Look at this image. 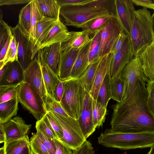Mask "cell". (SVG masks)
Segmentation results:
<instances>
[{"instance_id": "cell-1", "label": "cell", "mask_w": 154, "mask_h": 154, "mask_svg": "<svg viewBox=\"0 0 154 154\" xmlns=\"http://www.w3.org/2000/svg\"><path fill=\"white\" fill-rule=\"evenodd\" d=\"M147 95L146 84L140 79L130 96L111 106V130L125 133L154 132V119L147 106Z\"/></svg>"}, {"instance_id": "cell-2", "label": "cell", "mask_w": 154, "mask_h": 154, "mask_svg": "<svg viewBox=\"0 0 154 154\" xmlns=\"http://www.w3.org/2000/svg\"><path fill=\"white\" fill-rule=\"evenodd\" d=\"M60 15L66 26L80 28L94 19L116 16L114 0H92L79 5L64 6L60 9Z\"/></svg>"}, {"instance_id": "cell-3", "label": "cell", "mask_w": 154, "mask_h": 154, "mask_svg": "<svg viewBox=\"0 0 154 154\" xmlns=\"http://www.w3.org/2000/svg\"><path fill=\"white\" fill-rule=\"evenodd\" d=\"M97 139L99 144L107 147L121 150L142 149L154 145V132L125 133L107 129L100 134Z\"/></svg>"}, {"instance_id": "cell-4", "label": "cell", "mask_w": 154, "mask_h": 154, "mask_svg": "<svg viewBox=\"0 0 154 154\" xmlns=\"http://www.w3.org/2000/svg\"><path fill=\"white\" fill-rule=\"evenodd\" d=\"M150 11L145 8L135 10L129 37L134 57L141 52L154 41V33Z\"/></svg>"}, {"instance_id": "cell-5", "label": "cell", "mask_w": 154, "mask_h": 154, "mask_svg": "<svg viewBox=\"0 0 154 154\" xmlns=\"http://www.w3.org/2000/svg\"><path fill=\"white\" fill-rule=\"evenodd\" d=\"M64 81V91L60 104L69 116L78 120L82 113L87 92L77 79Z\"/></svg>"}, {"instance_id": "cell-6", "label": "cell", "mask_w": 154, "mask_h": 154, "mask_svg": "<svg viewBox=\"0 0 154 154\" xmlns=\"http://www.w3.org/2000/svg\"><path fill=\"white\" fill-rule=\"evenodd\" d=\"M58 121L62 129L63 136L58 140L73 150L80 147L87 139L84 135L77 120L53 112H47Z\"/></svg>"}, {"instance_id": "cell-7", "label": "cell", "mask_w": 154, "mask_h": 154, "mask_svg": "<svg viewBox=\"0 0 154 154\" xmlns=\"http://www.w3.org/2000/svg\"><path fill=\"white\" fill-rule=\"evenodd\" d=\"M17 97L19 102L37 120L46 114L47 112L42 97L28 83L23 82L20 84Z\"/></svg>"}, {"instance_id": "cell-8", "label": "cell", "mask_w": 154, "mask_h": 154, "mask_svg": "<svg viewBox=\"0 0 154 154\" xmlns=\"http://www.w3.org/2000/svg\"><path fill=\"white\" fill-rule=\"evenodd\" d=\"M123 32L116 16L110 17L100 31L101 42L99 55L100 59L111 51L115 42Z\"/></svg>"}, {"instance_id": "cell-9", "label": "cell", "mask_w": 154, "mask_h": 154, "mask_svg": "<svg viewBox=\"0 0 154 154\" xmlns=\"http://www.w3.org/2000/svg\"><path fill=\"white\" fill-rule=\"evenodd\" d=\"M10 28L17 44V61L24 71L34 59L33 44L23 32L18 23L15 27Z\"/></svg>"}, {"instance_id": "cell-10", "label": "cell", "mask_w": 154, "mask_h": 154, "mask_svg": "<svg viewBox=\"0 0 154 154\" xmlns=\"http://www.w3.org/2000/svg\"><path fill=\"white\" fill-rule=\"evenodd\" d=\"M121 75L127 84L126 92L123 99L132 93L139 79H142L147 83L150 81L143 71L139 56L134 57L125 67Z\"/></svg>"}, {"instance_id": "cell-11", "label": "cell", "mask_w": 154, "mask_h": 154, "mask_svg": "<svg viewBox=\"0 0 154 154\" xmlns=\"http://www.w3.org/2000/svg\"><path fill=\"white\" fill-rule=\"evenodd\" d=\"M23 82L29 84L43 97L47 94L42 69V65L37 55L24 71Z\"/></svg>"}, {"instance_id": "cell-12", "label": "cell", "mask_w": 154, "mask_h": 154, "mask_svg": "<svg viewBox=\"0 0 154 154\" xmlns=\"http://www.w3.org/2000/svg\"><path fill=\"white\" fill-rule=\"evenodd\" d=\"M133 57L131 42L128 36L122 48L113 54L109 69L110 77L114 78L120 75Z\"/></svg>"}, {"instance_id": "cell-13", "label": "cell", "mask_w": 154, "mask_h": 154, "mask_svg": "<svg viewBox=\"0 0 154 154\" xmlns=\"http://www.w3.org/2000/svg\"><path fill=\"white\" fill-rule=\"evenodd\" d=\"M116 16L124 33L130 34L135 10L131 0H114Z\"/></svg>"}, {"instance_id": "cell-14", "label": "cell", "mask_w": 154, "mask_h": 154, "mask_svg": "<svg viewBox=\"0 0 154 154\" xmlns=\"http://www.w3.org/2000/svg\"><path fill=\"white\" fill-rule=\"evenodd\" d=\"M2 125L5 137L4 143L25 137L31 127V124H26L23 119L19 116L13 117Z\"/></svg>"}, {"instance_id": "cell-15", "label": "cell", "mask_w": 154, "mask_h": 154, "mask_svg": "<svg viewBox=\"0 0 154 154\" xmlns=\"http://www.w3.org/2000/svg\"><path fill=\"white\" fill-rule=\"evenodd\" d=\"M82 48H69L60 50L57 69V75L60 81L69 78L72 69Z\"/></svg>"}, {"instance_id": "cell-16", "label": "cell", "mask_w": 154, "mask_h": 154, "mask_svg": "<svg viewBox=\"0 0 154 154\" xmlns=\"http://www.w3.org/2000/svg\"><path fill=\"white\" fill-rule=\"evenodd\" d=\"M113 53L110 52L100 60L89 93L92 99L97 100L99 89L106 75L109 72Z\"/></svg>"}, {"instance_id": "cell-17", "label": "cell", "mask_w": 154, "mask_h": 154, "mask_svg": "<svg viewBox=\"0 0 154 154\" xmlns=\"http://www.w3.org/2000/svg\"><path fill=\"white\" fill-rule=\"evenodd\" d=\"M61 45L60 42L54 43L44 47L37 52L41 65L46 64L57 75Z\"/></svg>"}, {"instance_id": "cell-18", "label": "cell", "mask_w": 154, "mask_h": 154, "mask_svg": "<svg viewBox=\"0 0 154 154\" xmlns=\"http://www.w3.org/2000/svg\"><path fill=\"white\" fill-rule=\"evenodd\" d=\"M69 33L66 26L60 18L58 19L44 35L38 51L52 44L62 42L67 37Z\"/></svg>"}, {"instance_id": "cell-19", "label": "cell", "mask_w": 154, "mask_h": 154, "mask_svg": "<svg viewBox=\"0 0 154 154\" xmlns=\"http://www.w3.org/2000/svg\"><path fill=\"white\" fill-rule=\"evenodd\" d=\"M92 98L86 93L83 109L79 119L77 120L83 134L87 139L96 130L92 114Z\"/></svg>"}, {"instance_id": "cell-20", "label": "cell", "mask_w": 154, "mask_h": 154, "mask_svg": "<svg viewBox=\"0 0 154 154\" xmlns=\"http://www.w3.org/2000/svg\"><path fill=\"white\" fill-rule=\"evenodd\" d=\"M24 70L17 60L10 62L3 77L0 79V86L19 84L23 82Z\"/></svg>"}, {"instance_id": "cell-21", "label": "cell", "mask_w": 154, "mask_h": 154, "mask_svg": "<svg viewBox=\"0 0 154 154\" xmlns=\"http://www.w3.org/2000/svg\"><path fill=\"white\" fill-rule=\"evenodd\" d=\"M92 39L81 49L74 64L69 78L78 79L85 72L89 65V54Z\"/></svg>"}, {"instance_id": "cell-22", "label": "cell", "mask_w": 154, "mask_h": 154, "mask_svg": "<svg viewBox=\"0 0 154 154\" xmlns=\"http://www.w3.org/2000/svg\"><path fill=\"white\" fill-rule=\"evenodd\" d=\"M139 56L146 75L150 81H154V41Z\"/></svg>"}, {"instance_id": "cell-23", "label": "cell", "mask_w": 154, "mask_h": 154, "mask_svg": "<svg viewBox=\"0 0 154 154\" xmlns=\"http://www.w3.org/2000/svg\"><path fill=\"white\" fill-rule=\"evenodd\" d=\"M89 35L86 31L69 32L67 37L61 43L60 50L69 48H82L91 40Z\"/></svg>"}, {"instance_id": "cell-24", "label": "cell", "mask_w": 154, "mask_h": 154, "mask_svg": "<svg viewBox=\"0 0 154 154\" xmlns=\"http://www.w3.org/2000/svg\"><path fill=\"white\" fill-rule=\"evenodd\" d=\"M39 11L44 17L60 18V5L57 0H35Z\"/></svg>"}, {"instance_id": "cell-25", "label": "cell", "mask_w": 154, "mask_h": 154, "mask_svg": "<svg viewBox=\"0 0 154 154\" xmlns=\"http://www.w3.org/2000/svg\"><path fill=\"white\" fill-rule=\"evenodd\" d=\"M57 20L44 17L36 23L35 40L33 46V54L34 58L38 51L41 42L44 35Z\"/></svg>"}, {"instance_id": "cell-26", "label": "cell", "mask_w": 154, "mask_h": 154, "mask_svg": "<svg viewBox=\"0 0 154 154\" xmlns=\"http://www.w3.org/2000/svg\"><path fill=\"white\" fill-rule=\"evenodd\" d=\"M109 88L111 98L118 103L121 102L125 94L127 84L121 74L114 78L110 77Z\"/></svg>"}, {"instance_id": "cell-27", "label": "cell", "mask_w": 154, "mask_h": 154, "mask_svg": "<svg viewBox=\"0 0 154 154\" xmlns=\"http://www.w3.org/2000/svg\"><path fill=\"white\" fill-rule=\"evenodd\" d=\"M17 96L8 101L0 103V122L3 124L16 116L18 109Z\"/></svg>"}, {"instance_id": "cell-28", "label": "cell", "mask_w": 154, "mask_h": 154, "mask_svg": "<svg viewBox=\"0 0 154 154\" xmlns=\"http://www.w3.org/2000/svg\"><path fill=\"white\" fill-rule=\"evenodd\" d=\"M42 69L47 94L54 98L56 88L60 80L58 75L46 64L42 65Z\"/></svg>"}, {"instance_id": "cell-29", "label": "cell", "mask_w": 154, "mask_h": 154, "mask_svg": "<svg viewBox=\"0 0 154 154\" xmlns=\"http://www.w3.org/2000/svg\"><path fill=\"white\" fill-rule=\"evenodd\" d=\"M5 154H20L30 146L28 135L17 140L4 143Z\"/></svg>"}, {"instance_id": "cell-30", "label": "cell", "mask_w": 154, "mask_h": 154, "mask_svg": "<svg viewBox=\"0 0 154 154\" xmlns=\"http://www.w3.org/2000/svg\"><path fill=\"white\" fill-rule=\"evenodd\" d=\"M31 7L30 1L20 11L18 23L23 32L29 38L31 29Z\"/></svg>"}, {"instance_id": "cell-31", "label": "cell", "mask_w": 154, "mask_h": 154, "mask_svg": "<svg viewBox=\"0 0 154 154\" xmlns=\"http://www.w3.org/2000/svg\"><path fill=\"white\" fill-rule=\"evenodd\" d=\"M100 60L90 63L83 74L78 79L86 91L89 94L92 87L96 71Z\"/></svg>"}, {"instance_id": "cell-32", "label": "cell", "mask_w": 154, "mask_h": 154, "mask_svg": "<svg viewBox=\"0 0 154 154\" xmlns=\"http://www.w3.org/2000/svg\"><path fill=\"white\" fill-rule=\"evenodd\" d=\"M106 107L103 106L98 100L92 99V116L94 125L97 128L103 126L106 119Z\"/></svg>"}, {"instance_id": "cell-33", "label": "cell", "mask_w": 154, "mask_h": 154, "mask_svg": "<svg viewBox=\"0 0 154 154\" xmlns=\"http://www.w3.org/2000/svg\"><path fill=\"white\" fill-rule=\"evenodd\" d=\"M110 17H102L94 19L85 23L81 28L82 30L86 31L89 35L93 36L100 32Z\"/></svg>"}, {"instance_id": "cell-34", "label": "cell", "mask_w": 154, "mask_h": 154, "mask_svg": "<svg viewBox=\"0 0 154 154\" xmlns=\"http://www.w3.org/2000/svg\"><path fill=\"white\" fill-rule=\"evenodd\" d=\"M36 131H39L46 136L52 139H57V137L52 127L46 114L40 119L37 120L35 124Z\"/></svg>"}, {"instance_id": "cell-35", "label": "cell", "mask_w": 154, "mask_h": 154, "mask_svg": "<svg viewBox=\"0 0 154 154\" xmlns=\"http://www.w3.org/2000/svg\"><path fill=\"white\" fill-rule=\"evenodd\" d=\"M31 19L30 35L29 39L33 44L35 38V31L36 23L44 17L41 14L35 0H31Z\"/></svg>"}, {"instance_id": "cell-36", "label": "cell", "mask_w": 154, "mask_h": 154, "mask_svg": "<svg viewBox=\"0 0 154 154\" xmlns=\"http://www.w3.org/2000/svg\"><path fill=\"white\" fill-rule=\"evenodd\" d=\"M42 98L47 112H53L64 116H69L62 107L60 102L49 95L47 94Z\"/></svg>"}, {"instance_id": "cell-37", "label": "cell", "mask_w": 154, "mask_h": 154, "mask_svg": "<svg viewBox=\"0 0 154 154\" xmlns=\"http://www.w3.org/2000/svg\"><path fill=\"white\" fill-rule=\"evenodd\" d=\"M91 38L92 41L89 54V64L101 59H100L99 57L101 42L100 32L92 36Z\"/></svg>"}, {"instance_id": "cell-38", "label": "cell", "mask_w": 154, "mask_h": 154, "mask_svg": "<svg viewBox=\"0 0 154 154\" xmlns=\"http://www.w3.org/2000/svg\"><path fill=\"white\" fill-rule=\"evenodd\" d=\"M110 78L109 72L106 75L100 88L98 98L99 99L98 100L102 105L106 107L109 101L111 99L109 88Z\"/></svg>"}, {"instance_id": "cell-39", "label": "cell", "mask_w": 154, "mask_h": 154, "mask_svg": "<svg viewBox=\"0 0 154 154\" xmlns=\"http://www.w3.org/2000/svg\"><path fill=\"white\" fill-rule=\"evenodd\" d=\"M20 84L0 86V103L8 101L17 97Z\"/></svg>"}, {"instance_id": "cell-40", "label": "cell", "mask_w": 154, "mask_h": 154, "mask_svg": "<svg viewBox=\"0 0 154 154\" xmlns=\"http://www.w3.org/2000/svg\"><path fill=\"white\" fill-rule=\"evenodd\" d=\"M30 143L34 154H49L47 149L36 133H32Z\"/></svg>"}, {"instance_id": "cell-41", "label": "cell", "mask_w": 154, "mask_h": 154, "mask_svg": "<svg viewBox=\"0 0 154 154\" xmlns=\"http://www.w3.org/2000/svg\"><path fill=\"white\" fill-rule=\"evenodd\" d=\"M17 44L14 37L13 35L11 42L6 54L3 61L2 63H0V68L8 62L17 60Z\"/></svg>"}, {"instance_id": "cell-42", "label": "cell", "mask_w": 154, "mask_h": 154, "mask_svg": "<svg viewBox=\"0 0 154 154\" xmlns=\"http://www.w3.org/2000/svg\"><path fill=\"white\" fill-rule=\"evenodd\" d=\"M148 92L147 104L149 111L154 119V81L146 84Z\"/></svg>"}, {"instance_id": "cell-43", "label": "cell", "mask_w": 154, "mask_h": 154, "mask_svg": "<svg viewBox=\"0 0 154 154\" xmlns=\"http://www.w3.org/2000/svg\"><path fill=\"white\" fill-rule=\"evenodd\" d=\"M10 26L3 20L0 21V49L2 48L11 33Z\"/></svg>"}, {"instance_id": "cell-44", "label": "cell", "mask_w": 154, "mask_h": 154, "mask_svg": "<svg viewBox=\"0 0 154 154\" xmlns=\"http://www.w3.org/2000/svg\"><path fill=\"white\" fill-rule=\"evenodd\" d=\"M36 133L48 150L49 154H55L56 146L54 139L49 138L39 131Z\"/></svg>"}, {"instance_id": "cell-45", "label": "cell", "mask_w": 154, "mask_h": 154, "mask_svg": "<svg viewBox=\"0 0 154 154\" xmlns=\"http://www.w3.org/2000/svg\"><path fill=\"white\" fill-rule=\"evenodd\" d=\"M46 115L56 134L57 140H59L63 136L62 129L60 125L57 120L48 112H47Z\"/></svg>"}, {"instance_id": "cell-46", "label": "cell", "mask_w": 154, "mask_h": 154, "mask_svg": "<svg viewBox=\"0 0 154 154\" xmlns=\"http://www.w3.org/2000/svg\"><path fill=\"white\" fill-rule=\"evenodd\" d=\"M72 154H95V152L91 143L86 140L79 149L73 150Z\"/></svg>"}, {"instance_id": "cell-47", "label": "cell", "mask_w": 154, "mask_h": 154, "mask_svg": "<svg viewBox=\"0 0 154 154\" xmlns=\"http://www.w3.org/2000/svg\"><path fill=\"white\" fill-rule=\"evenodd\" d=\"M128 36L123 32L120 34L111 49V51L113 54L122 48Z\"/></svg>"}, {"instance_id": "cell-48", "label": "cell", "mask_w": 154, "mask_h": 154, "mask_svg": "<svg viewBox=\"0 0 154 154\" xmlns=\"http://www.w3.org/2000/svg\"><path fill=\"white\" fill-rule=\"evenodd\" d=\"M60 8L65 6H75L89 2L92 0H57Z\"/></svg>"}, {"instance_id": "cell-49", "label": "cell", "mask_w": 154, "mask_h": 154, "mask_svg": "<svg viewBox=\"0 0 154 154\" xmlns=\"http://www.w3.org/2000/svg\"><path fill=\"white\" fill-rule=\"evenodd\" d=\"M64 91V81H60L57 84L54 92V98L60 102Z\"/></svg>"}, {"instance_id": "cell-50", "label": "cell", "mask_w": 154, "mask_h": 154, "mask_svg": "<svg viewBox=\"0 0 154 154\" xmlns=\"http://www.w3.org/2000/svg\"><path fill=\"white\" fill-rule=\"evenodd\" d=\"M12 36L13 35L11 32L7 41L5 44L2 48L0 50V63H2L3 61L6 54L11 42Z\"/></svg>"}, {"instance_id": "cell-51", "label": "cell", "mask_w": 154, "mask_h": 154, "mask_svg": "<svg viewBox=\"0 0 154 154\" xmlns=\"http://www.w3.org/2000/svg\"><path fill=\"white\" fill-rule=\"evenodd\" d=\"M31 0H0V5H10L29 3Z\"/></svg>"}, {"instance_id": "cell-52", "label": "cell", "mask_w": 154, "mask_h": 154, "mask_svg": "<svg viewBox=\"0 0 154 154\" xmlns=\"http://www.w3.org/2000/svg\"><path fill=\"white\" fill-rule=\"evenodd\" d=\"M134 4L137 6H142L148 8L151 5L154 3L152 0H131Z\"/></svg>"}, {"instance_id": "cell-53", "label": "cell", "mask_w": 154, "mask_h": 154, "mask_svg": "<svg viewBox=\"0 0 154 154\" xmlns=\"http://www.w3.org/2000/svg\"><path fill=\"white\" fill-rule=\"evenodd\" d=\"M5 134L2 124L0 123V143H4L5 141Z\"/></svg>"}, {"instance_id": "cell-54", "label": "cell", "mask_w": 154, "mask_h": 154, "mask_svg": "<svg viewBox=\"0 0 154 154\" xmlns=\"http://www.w3.org/2000/svg\"><path fill=\"white\" fill-rule=\"evenodd\" d=\"M10 62L6 63L2 67L0 68V79L4 75L8 67Z\"/></svg>"}, {"instance_id": "cell-55", "label": "cell", "mask_w": 154, "mask_h": 154, "mask_svg": "<svg viewBox=\"0 0 154 154\" xmlns=\"http://www.w3.org/2000/svg\"><path fill=\"white\" fill-rule=\"evenodd\" d=\"M20 154H34L32 150V149L31 147L30 146L28 149H26L23 152L21 153Z\"/></svg>"}, {"instance_id": "cell-56", "label": "cell", "mask_w": 154, "mask_h": 154, "mask_svg": "<svg viewBox=\"0 0 154 154\" xmlns=\"http://www.w3.org/2000/svg\"><path fill=\"white\" fill-rule=\"evenodd\" d=\"M151 21L152 24V29L154 33V12L151 15Z\"/></svg>"}, {"instance_id": "cell-57", "label": "cell", "mask_w": 154, "mask_h": 154, "mask_svg": "<svg viewBox=\"0 0 154 154\" xmlns=\"http://www.w3.org/2000/svg\"><path fill=\"white\" fill-rule=\"evenodd\" d=\"M147 154H154V145L150 147V149Z\"/></svg>"}, {"instance_id": "cell-58", "label": "cell", "mask_w": 154, "mask_h": 154, "mask_svg": "<svg viewBox=\"0 0 154 154\" xmlns=\"http://www.w3.org/2000/svg\"><path fill=\"white\" fill-rule=\"evenodd\" d=\"M0 154H5V150L4 146L1 147L0 149Z\"/></svg>"}, {"instance_id": "cell-59", "label": "cell", "mask_w": 154, "mask_h": 154, "mask_svg": "<svg viewBox=\"0 0 154 154\" xmlns=\"http://www.w3.org/2000/svg\"><path fill=\"white\" fill-rule=\"evenodd\" d=\"M154 3L150 5L148 8L152 9L154 10V0H153Z\"/></svg>"}, {"instance_id": "cell-60", "label": "cell", "mask_w": 154, "mask_h": 154, "mask_svg": "<svg viewBox=\"0 0 154 154\" xmlns=\"http://www.w3.org/2000/svg\"><path fill=\"white\" fill-rule=\"evenodd\" d=\"M2 17H3V14H2V11L1 10V9H0V21L2 20Z\"/></svg>"}]
</instances>
